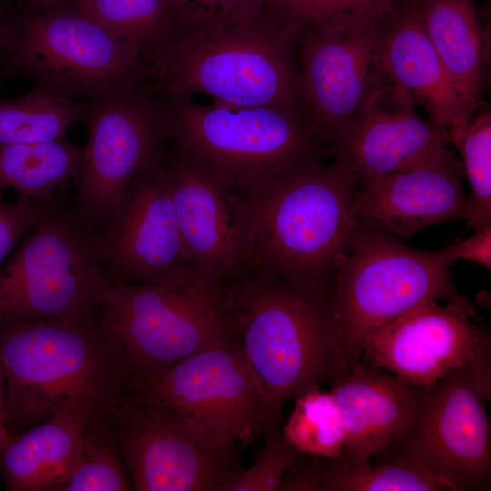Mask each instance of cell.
Masks as SVG:
<instances>
[{
    "label": "cell",
    "instance_id": "cell-1",
    "mask_svg": "<svg viewBox=\"0 0 491 491\" xmlns=\"http://www.w3.org/2000/svg\"><path fill=\"white\" fill-rule=\"evenodd\" d=\"M356 189L339 165L314 159L244 192L247 267L329 297L337 261L359 228L353 215Z\"/></svg>",
    "mask_w": 491,
    "mask_h": 491
},
{
    "label": "cell",
    "instance_id": "cell-2",
    "mask_svg": "<svg viewBox=\"0 0 491 491\" xmlns=\"http://www.w3.org/2000/svg\"><path fill=\"white\" fill-rule=\"evenodd\" d=\"M6 428L18 434L65 409L108 415L126 375L97 313L76 321L19 320L0 326Z\"/></svg>",
    "mask_w": 491,
    "mask_h": 491
},
{
    "label": "cell",
    "instance_id": "cell-3",
    "mask_svg": "<svg viewBox=\"0 0 491 491\" xmlns=\"http://www.w3.org/2000/svg\"><path fill=\"white\" fill-rule=\"evenodd\" d=\"M296 35L266 4L246 20L167 40L144 58L143 74L163 97L199 92L231 107L285 105L306 111Z\"/></svg>",
    "mask_w": 491,
    "mask_h": 491
},
{
    "label": "cell",
    "instance_id": "cell-4",
    "mask_svg": "<svg viewBox=\"0 0 491 491\" xmlns=\"http://www.w3.org/2000/svg\"><path fill=\"white\" fill-rule=\"evenodd\" d=\"M231 328L259 386L280 416L286 402L341 372L329 297L246 267L225 283Z\"/></svg>",
    "mask_w": 491,
    "mask_h": 491
},
{
    "label": "cell",
    "instance_id": "cell-5",
    "mask_svg": "<svg viewBox=\"0 0 491 491\" xmlns=\"http://www.w3.org/2000/svg\"><path fill=\"white\" fill-rule=\"evenodd\" d=\"M158 96L168 141L240 193L297 164L330 154L302 108L210 106L191 96Z\"/></svg>",
    "mask_w": 491,
    "mask_h": 491
},
{
    "label": "cell",
    "instance_id": "cell-6",
    "mask_svg": "<svg viewBox=\"0 0 491 491\" xmlns=\"http://www.w3.org/2000/svg\"><path fill=\"white\" fill-rule=\"evenodd\" d=\"M456 261L454 243L418 250L359 226L337 261L329 294L341 371L361 357L372 332L414 307L427 301L471 305L454 285Z\"/></svg>",
    "mask_w": 491,
    "mask_h": 491
},
{
    "label": "cell",
    "instance_id": "cell-7",
    "mask_svg": "<svg viewBox=\"0 0 491 491\" xmlns=\"http://www.w3.org/2000/svg\"><path fill=\"white\" fill-rule=\"evenodd\" d=\"M97 310L126 381L155 375L233 334L225 283L198 273L177 286L108 285Z\"/></svg>",
    "mask_w": 491,
    "mask_h": 491
},
{
    "label": "cell",
    "instance_id": "cell-8",
    "mask_svg": "<svg viewBox=\"0 0 491 491\" xmlns=\"http://www.w3.org/2000/svg\"><path fill=\"white\" fill-rule=\"evenodd\" d=\"M1 65L5 75L33 77L86 101L145 77L137 45L111 35L69 3L16 6Z\"/></svg>",
    "mask_w": 491,
    "mask_h": 491
},
{
    "label": "cell",
    "instance_id": "cell-9",
    "mask_svg": "<svg viewBox=\"0 0 491 491\" xmlns=\"http://www.w3.org/2000/svg\"><path fill=\"white\" fill-rule=\"evenodd\" d=\"M32 231L0 269V326L95 315L108 286L96 251L97 227L77 209L51 200Z\"/></svg>",
    "mask_w": 491,
    "mask_h": 491
},
{
    "label": "cell",
    "instance_id": "cell-10",
    "mask_svg": "<svg viewBox=\"0 0 491 491\" xmlns=\"http://www.w3.org/2000/svg\"><path fill=\"white\" fill-rule=\"evenodd\" d=\"M81 117L88 141L76 177V209L105 229L135 176L168 142L162 105L144 77L87 100Z\"/></svg>",
    "mask_w": 491,
    "mask_h": 491
},
{
    "label": "cell",
    "instance_id": "cell-11",
    "mask_svg": "<svg viewBox=\"0 0 491 491\" xmlns=\"http://www.w3.org/2000/svg\"><path fill=\"white\" fill-rule=\"evenodd\" d=\"M125 393L181 412L235 444H254L280 420L234 332L155 375L126 381Z\"/></svg>",
    "mask_w": 491,
    "mask_h": 491
},
{
    "label": "cell",
    "instance_id": "cell-12",
    "mask_svg": "<svg viewBox=\"0 0 491 491\" xmlns=\"http://www.w3.org/2000/svg\"><path fill=\"white\" fill-rule=\"evenodd\" d=\"M134 490L219 491L237 444L174 409L124 393L109 412Z\"/></svg>",
    "mask_w": 491,
    "mask_h": 491
},
{
    "label": "cell",
    "instance_id": "cell-13",
    "mask_svg": "<svg viewBox=\"0 0 491 491\" xmlns=\"http://www.w3.org/2000/svg\"><path fill=\"white\" fill-rule=\"evenodd\" d=\"M383 19L296 31L304 107L330 154L382 75L376 62V43Z\"/></svg>",
    "mask_w": 491,
    "mask_h": 491
},
{
    "label": "cell",
    "instance_id": "cell-14",
    "mask_svg": "<svg viewBox=\"0 0 491 491\" xmlns=\"http://www.w3.org/2000/svg\"><path fill=\"white\" fill-rule=\"evenodd\" d=\"M484 396L469 364L426 389L406 435L392 444L424 463L452 491L491 486V435Z\"/></svg>",
    "mask_w": 491,
    "mask_h": 491
},
{
    "label": "cell",
    "instance_id": "cell-15",
    "mask_svg": "<svg viewBox=\"0 0 491 491\" xmlns=\"http://www.w3.org/2000/svg\"><path fill=\"white\" fill-rule=\"evenodd\" d=\"M159 171L187 256L200 275L225 283L248 266L250 223L243 193L199 166L174 145Z\"/></svg>",
    "mask_w": 491,
    "mask_h": 491
},
{
    "label": "cell",
    "instance_id": "cell-16",
    "mask_svg": "<svg viewBox=\"0 0 491 491\" xmlns=\"http://www.w3.org/2000/svg\"><path fill=\"white\" fill-rule=\"evenodd\" d=\"M160 155L135 176L115 218L97 235L108 285L177 286L197 273L161 179Z\"/></svg>",
    "mask_w": 491,
    "mask_h": 491
},
{
    "label": "cell",
    "instance_id": "cell-17",
    "mask_svg": "<svg viewBox=\"0 0 491 491\" xmlns=\"http://www.w3.org/2000/svg\"><path fill=\"white\" fill-rule=\"evenodd\" d=\"M475 319L473 304L425 302L372 332L360 358L428 389L490 345Z\"/></svg>",
    "mask_w": 491,
    "mask_h": 491
},
{
    "label": "cell",
    "instance_id": "cell-18",
    "mask_svg": "<svg viewBox=\"0 0 491 491\" xmlns=\"http://www.w3.org/2000/svg\"><path fill=\"white\" fill-rule=\"evenodd\" d=\"M416 104L407 91L381 75L331 150L356 187L449 147L446 132L423 119Z\"/></svg>",
    "mask_w": 491,
    "mask_h": 491
},
{
    "label": "cell",
    "instance_id": "cell-19",
    "mask_svg": "<svg viewBox=\"0 0 491 491\" xmlns=\"http://www.w3.org/2000/svg\"><path fill=\"white\" fill-rule=\"evenodd\" d=\"M463 176L460 160L446 147L406 169L357 186L354 218L362 228L401 238L440 222L466 220Z\"/></svg>",
    "mask_w": 491,
    "mask_h": 491
},
{
    "label": "cell",
    "instance_id": "cell-20",
    "mask_svg": "<svg viewBox=\"0 0 491 491\" xmlns=\"http://www.w3.org/2000/svg\"><path fill=\"white\" fill-rule=\"evenodd\" d=\"M329 390L345 422L343 457H372L401 440L411 428L426 388L362 358L345 367Z\"/></svg>",
    "mask_w": 491,
    "mask_h": 491
},
{
    "label": "cell",
    "instance_id": "cell-21",
    "mask_svg": "<svg viewBox=\"0 0 491 491\" xmlns=\"http://www.w3.org/2000/svg\"><path fill=\"white\" fill-rule=\"evenodd\" d=\"M376 62L382 75L407 91L446 132L476 109L464 99L420 22L401 0L381 21Z\"/></svg>",
    "mask_w": 491,
    "mask_h": 491
},
{
    "label": "cell",
    "instance_id": "cell-22",
    "mask_svg": "<svg viewBox=\"0 0 491 491\" xmlns=\"http://www.w3.org/2000/svg\"><path fill=\"white\" fill-rule=\"evenodd\" d=\"M87 413L65 409L0 444V475L9 491H57L74 473Z\"/></svg>",
    "mask_w": 491,
    "mask_h": 491
},
{
    "label": "cell",
    "instance_id": "cell-23",
    "mask_svg": "<svg viewBox=\"0 0 491 491\" xmlns=\"http://www.w3.org/2000/svg\"><path fill=\"white\" fill-rule=\"evenodd\" d=\"M420 22L466 103H481L487 64L485 32L475 0H404Z\"/></svg>",
    "mask_w": 491,
    "mask_h": 491
},
{
    "label": "cell",
    "instance_id": "cell-24",
    "mask_svg": "<svg viewBox=\"0 0 491 491\" xmlns=\"http://www.w3.org/2000/svg\"><path fill=\"white\" fill-rule=\"evenodd\" d=\"M85 149L66 138L0 145V197L5 188L37 201L53 200L80 174Z\"/></svg>",
    "mask_w": 491,
    "mask_h": 491
},
{
    "label": "cell",
    "instance_id": "cell-25",
    "mask_svg": "<svg viewBox=\"0 0 491 491\" xmlns=\"http://www.w3.org/2000/svg\"><path fill=\"white\" fill-rule=\"evenodd\" d=\"M324 491H452L418 459L389 446L372 457L323 458Z\"/></svg>",
    "mask_w": 491,
    "mask_h": 491
},
{
    "label": "cell",
    "instance_id": "cell-26",
    "mask_svg": "<svg viewBox=\"0 0 491 491\" xmlns=\"http://www.w3.org/2000/svg\"><path fill=\"white\" fill-rule=\"evenodd\" d=\"M83 111L84 104L35 84L21 97L0 100V145L65 139Z\"/></svg>",
    "mask_w": 491,
    "mask_h": 491
},
{
    "label": "cell",
    "instance_id": "cell-27",
    "mask_svg": "<svg viewBox=\"0 0 491 491\" xmlns=\"http://www.w3.org/2000/svg\"><path fill=\"white\" fill-rule=\"evenodd\" d=\"M74 5L111 35L137 45L143 59L175 32L173 0H77Z\"/></svg>",
    "mask_w": 491,
    "mask_h": 491
},
{
    "label": "cell",
    "instance_id": "cell-28",
    "mask_svg": "<svg viewBox=\"0 0 491 491\" xmlns=\"http://www.w3.org/2000/svg\"><path fill=\"white\" fill-rule=\"evenodd\" d=\"M461 155L470 185L468 225L475 230L491 225V113L481 103L463 125L446 132Z\"/></svg>",
    "mask_w": 491,
    "mask_h": 491
},
{
    "label": "cell",
    "instance_id": "cell-29",
    "mask_svg": "<svg viewBox=\"0 0 491 491\" xmlns=\"http://www.w3.org/2000/svg\"><path fill=\"white\" fill-rule=\"evenodd\" d=\"M282 431L299 452L326 458L340 456L346 443L341 409L330 391L320 388L295 397Z\"/></svg>",
    "mask_w": 491,
    "mask_h": 491
},
{
    "label": "cell",
    "instance_id": "cell-30",
    "mask_svg": "<svg viewBox=\"0 0 491 491\" xmlns=\"http://www.w3.org/2000/svg\"><path fill=\"white\" fill-rule=\"evenodd\" d=\"M132 483L109 414L86 427L80 457L57 491H128Z\"/></svg>",
    "mask_w": 491,
    "mask_h": 491
},
{
    "label": "cell",
    "instance_id": "cell-31",
    "mask_svg": "<svg viewBox=\"0 0 491 491\" xmlns=\"http://www.w3.org/2000/svg\"><path fill=\"white\" fill-rule=\"evenodd\" d=\"M401 0H267L273 15L284 25L299 30L341 23L383 19Z\"/></svg>",
    "mask_w": 491,
    "mask_h": 491
},
{
    "label": "cell",
    "instance_id": "cell-32",
    "mask_svg": "<svg viewBox=\"0 0 491 491\" xmlns=\"http://www.w3.org/2000/svg\"><path fill=\"white\" fill-rule=\"evenodd\" d=\"M267 436L252 465L243 472L231 473L219 491H277L282 478L301 452L278 426Z\"/></svg>",
    "mask_w": 491,
    "mask_h": 491
},
{
    "label": "cell",
    "instance_id": "cell-33",
    "mask_svg": "<svg viewBox=\"0 0 491 491\" xmlns=\"http://www.w3.org/2000/svg\"><path fill=\"white\" fill-rule=\"evenodd\" d=\"M266 1L173 0L175 32L171 38L207 33L246 20L257 14Z\"/></svg>",
    "mask_w": 491,
    "mask_h": 491
},
{
    "label": "cell",
    "instance_id": "cell-34",
    "mask_svg": "<svg viewBox=\"0 0 491 491\" xmlns=\"http://www.w3.org/2000/svg\"><path fill=\"white\" fill-rule=\"evenodd\" d=\"M48 202L25 195H20L12 204L0 201V265L25 234L41 220Z\"/></svg>",
    "mask_w": 491,
    "mask_h": 491
},
{
    "label": "cell",
    "instance_id": "cell-35",
    "mask_svg": "<svg viewBox=\"0 0 491 491\" xmlns=\"http://www.w3.org/2000/svg\"><path fill=\"white\" fill-rule=\"evenodd\" d=\"M323 457L300 453L281 480L277 491H324Z\"/></svg>",
    "mask_w": 491,
    "mask_h": 491
},
{
    "label": "cell",
    "instance_id": "cell-36",
    "mask_svg": "<svg viewBox=\"0 0 491 491\" xmlns=\"http://www.w3.org/2000/svg\"><path fill=\"white\" fill-rule=\"evenodd\" d=\"M456 260H465L491 268V225L475 230L473 235L454 243Z\"/></svg>",
    "mask_w": 491,
    "mask_h": 491
},
{
    "label": "cell",
    "instance_id": "cell-37",
    "mask_svg": "<svg viewBox=\"0 0 491 491\" xmlns=\"http://www.w3.org/2000/svg\"><path fill=\"white\" fill-rule=\"evenodd\" d=\"M17 5L13 0H0V46L4 48L14 12Z\"/></svg>",
    "mask_w": 491,
    "mask_h": 491
},
{
    "label": "cell",
    "instance_id": "cell-38",
    "mask_svg": "<svg viewBox=\"0 0 491 491\" xmlns=\"http://www.w3.org/2000/svg\"><path fill=\"white\" fill-rule=\"evenodd\" d=\"M5 373L0 360V444L10 434L6 428V386H5Z\"/></svg>",
    "mask_w": 491,
    "mask_h": 491
},
{
    "label": "cell",
    "instance_id": "cell-39",
    "mask_svg": "<svg viewBox=\"0 0 491 491\" xmlns=\"http://www.w3.org/2000/svg\"><path fill=\"white\" fill-rule=\"evenodd\" d=\"M77 0H23L25 5H35V6H44L58 3H69L74 4Z\"/></svg>",
    "mask_w": 491,
    "mask_h": 491
},
{
    "label": "cell",
    "instance_id": "cell-40",
    "mask_svg": "<svg viewBox=\"0 0 491 491\" xmlns=\"http://www.w3.org/2000/svg\"><path fill=\"white\" fill-rule=\"evenodd\" d=\"M2 58H3V47L0 46V65L2 64Z\"/></svg>",
    "mask_w": 491,
    "mask_h": 491
}]
</instances>
